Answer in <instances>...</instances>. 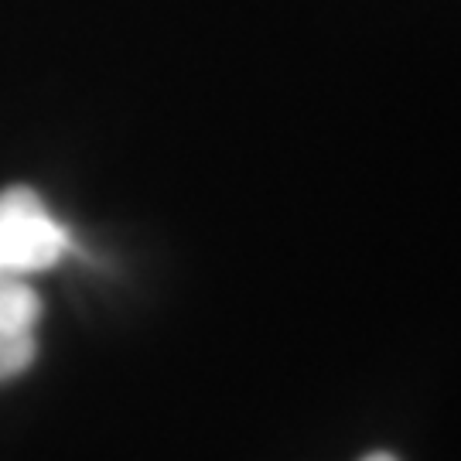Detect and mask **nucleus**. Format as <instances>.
Wrapping results in <instances>:
<instances>
[{"label":"nucleus","mask_w":461,"mask_h":461,"mask_svg":"<svg viewBox=\"0 0 461 461\" xmlns=\"http://www.w3.org/2000/svg\"><path fill=\"white\" fill-rule=\"evenodd\" d=\"M68 249L66 226L38 192L14 185L0 192V280H28L55 267Z\"/></svg>","instance_id":"1"},{"label":"nucleus","mask_w":461,"mask_h":461,"mask_svg":"<svg viewBox=\"0 0 461 461\" xmlns=\"http://www.w3.org/2000/svg\"><path fill=\"white\" fill-rule=\"evenodd\" d=\"M41 301L28 280H0V379L24 373L34 359Z\"/></svg>","instance_id":"2"},{"label":"nucleus","mask_w":461,"mask_h":461,"mask_svg":"<svg viewBox=\"0 0 461 461\" xmlns=\"http://www.w3.org/2000/svg\"><path fill=\"white\" fill-rule=\"evenodd\" d=\"M363 461H396L393 455H386V451H376V455H366Z\"/></svg>","instance_id":"3"}]
</instances>
